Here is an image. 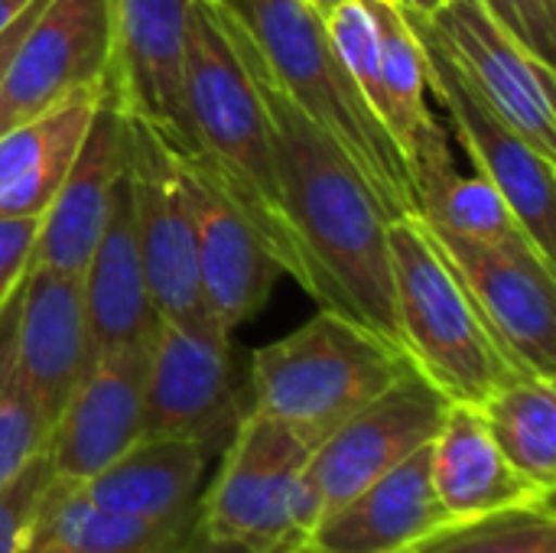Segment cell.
Instances as JSON below:
<instances>
[{
	"label": "cell",
	"instance_id": "cell-1",
	"mask_svg": "<svg viewBox=\"0 0 556 553\" xmlns=\"http://www.w3.org/2000/svg\"><path fill=\"white\" fill-rule=\"evenodd\" d=\"M202 3L261 98L283 209L326 284L329 310L401 345L388 261V212L342 143L270 75L244 33L215 3Z\"/></svg>",
	"mask_w": 556,
	"mask_h": 553
},
{
	"label": "cell",
	"instance_id": "cell-2",
	"mask_svg": "<svg viewBox=\"0 0 556 553\" xmlns=\"http://www.w3.org/2000/svg\"><path fill=\"white\" fill-rule=\"evenodd\" d=\"M186 114L192 130V153L186 160H192L254 225L280 271L293 277L319 310H329L326 284L283 209L261 98L202 0H189L186 20Z\"/></svg>",
	"mask_w": 556,
	"mask_h": 553
},
{
	"label": "cell",
	"instance_id": "cell-3",
	"mask_svg": "<svg viewBox=\"0 0 556 553\" xmlns=\"http://www.w3.org/2000/svg\"><path fill=\"white\" fill-rule=\"evenodd\" d=\"M257 49L270 75L342 143L388 218L417 215L401 150L355 91L309 0H208Z\"/></svg>",
	"mask_w": 556,
	"mask_h": 553
},
{
	"label": "cell",
	"instance_id": "cell-4",
	"mask_svg": "<svg viewBox=\"0 0 556 553\" xmlns=\"http://www.w3.org/2000/svg\"><path fill=\"white\" fill-rule=\"evenodd\" d=\"M388 261L397 342L414 372L450 404L479 407L498 385L525 375L482 319L420 215L388 222Z\"/></svg>",
	"mask_w": 556,
	"mask_h": 553
},
{
	"label": "cell",
	"instance_id": "cell-5",
	"mask_svg": "<svg viewBox=\"0 0 556 553\" xmlns=\"http://www.w3.org/2000/svg\"><path fill=\"white\" fill-rule=\"evenodd\" d=\"M414 365L365 323L319 310L251 359V411L290 427L313 450L397 385Z\"/></svg>",
	"mask_w": 556,
	"mask_h": 553
},
{
	"label": "cell",
	"instance_id": "cell-6",
	"mask_svg": "<svg viewBox=\"0 0 556 553\" xmlns=\"http://www.w3.org/2000/svg\"><path fill=\"white\" fill-rule=\"evenodd\" d=\"M450 401L420 375L407 372L381 398L332 430L306 460L300 482L303 538L339 505L430 447L443 427Z\"/></svg>",
	"mask_w": 556,
	"mask_h": 553
},
{
	"label": "cell",
	"instance_id": "cell-7",
	"mask_svg": "<svg viewBox=\"0 0 556 553\" xmlns=\"http://www.w3.org/2000/svg\"><path fill=\"white\" fill-rule=\"evenodd\" d=\"M309 453L313 447L290 427L248 407L212 489L195 505L199 531L251 548L303 541L300 482Z\"/></svg>",
	"mask_w": 556,
	"mask_h": 553
},
{
	"label": "cell",
	"instance_id": "cell-8",
	"mask_svg": "<svg viewBox=\"0 0 556 553\" xmlns=\"http://www.w3.org/2000/svg\"><path fill=\"white\" fill-rule=\"evenodd\" d=\"M231 332L215 323L160 319L143 381V437L186 440L208 456L225 450L241 417Z\"/></svg>",
	"mask_w": 556,
	"mask_h": 553
},
{
	"label": "cell",
	"instance_id": "cell-9",
	"mask_svg": "<svg viewBox=\"0 0 556 553\" xmlns=\"http://www.w3.org/2000/svg\"><path fill=\"white\" fill-rule=\"evenodd\" d=\"M424 59H427V88L440 98L446 108L453 130L476 163V173H482L511 205L531 241L544 257L554 261L556 238V160L544 156L538 147H531L450 62V55L440 49V42L427 33L420 16L407 13Z\"/></svg>",
	"mask_w": 556,
	"mask_h": 553
},
{
	"label": "cell",
	"instance_id": "cell-10",
	"mask_svg": "<svg viewBox=\"0 0 556 553\" xmlns=\"http://www.w3.org/2000/svg\"><path fill=\"white\" fill-rule=\"evenodd\" d=\"M482 319L525 375H556L554 261L534 244H489L424 222Z\"/></svg>",
	"mask_w": 556,
	"mask_h": 553
},
{
	"label": "cell",
	"instance_id": "cell-11",
	"mask_svg": "<svg viewBox=\"0 0 556 553\" xmlns=\"http://www.w3.org/2000/svg\"><path fill=\"white\" fill-rule=\"evenodd\" d=\"M127 192L140 261L160 319L212 323L202 303L195 228L182 192L176 150L163 134L127 117ZM222 329V326H218Z\"/></svg>",
	"mask_w": 556,
	"mask_h": 553
},
{
	"label": "cell",
	"instance_id": "cell-12",
	"mask_svg": "<svg viewBox=\"0 0 556 553\" xmlns=\"http://www.w3.org/2000/svg\"><path fill=\"white\" fill-rule=\"evenodd\" d=\"M420 23L459 75L531 147L556 160L554 65L531 55L479 0H446Z\"/></svg>",
	"mask_w": 556,
	"mask_h": 553
},
{
	"label": "cell",
	"instance_id": "cell-13",
	"mask_svg": "<svg viewBox=\"0 0 556 553\" xmlns=\"http://www.w3.org/2000/svg\"><path fill=\"white\" fill-rule=\"evenodd\" d=\"M186 20L189 0H108V95L127 117L156 127L182 156L192 153Z\"/></svg>",
	"mask_w": 556,
	"mask_h": 553
},
{
	"label": "cell",
	"instance_id": "cell-14",
	"mask_svg": "<svg viewBox=\"0 0 556 553\" xmlns=\"http://www.w3.org/2000/svg\"><path fill=\"white\" fill-rule=\"evenodd\" d=\"M108 0H46L0 85V134L108 78Z\"/></svg>",
	"mask_w": 556,
	"mask_h": 553
},
{
	"label": "cell",
	"instance_id": "cell-15",
	"mask_svg": "<svg viewBox=\"0 0 556 553\" xmlns=\"http://www.w3.org/2000/svg\"><path fill=\"white\" fill-rule=\"evenodd\" d=\"M182 192L195 228V264L205 313L225 332L251 323L283 274L254 225L222 196V189L186 156H179Z\"/></svg>",
	"mask_w": 556,
	"mask_h": 553
},
{
	"label": "cell",
	"instance_id": "cell-16",
	"mask_svg": "<svg viewBox=\"0 0 556 553\" xmlns=\"http://www.w3.org/2000/svg\"><path fill=\"white\" fill-rule=\"evenodd\" d=\"M147 355L150 345L91 362L52 424L46 453L55 479L81 486L143 437Z\"/></svg>",
	"mask_w": 556,
	"mask_h": 553
},
{
	"label": "cell",
	"instance_id": "cell-17",
	"mask_svg": "<svg viewBox=\"0 0 556 553\" xmlns=\"http://www.w3.org/2000/svg\"><path fill=\"white\" fill-rule=\"evenodd\" d=\"M127 166V114L114 104L104 81V98L72 156V166L39 218L33 264L81 274L108 218L114 186Z\"/></svg>",
	"mask_w": 556,
	"mask_h": 553
},
{
	"label": "cell",
	"instance_id": "cell-18",
	"mask_svg": "<svg viewBox=\"0 0 556 553\" xmlns=\"http://www.w3.org/2000/svg\"><path fill=\"white\" fill-rule=\"evenodd\" d=\"M91 332L81 297V274L29 264L16 316L13 378L55 424L62 404L91 368Z\"/></svg>",
	"mask_w": 556,
	"mask_h": 553
},
{
	"label": "cell",
	"instance_id": "cell-19",
	"mask_svg": "<svg viewBox=\"0 0 556 553\" xmlns=\"http://www.w3.org/2000/svg\"><path fill=\"white\" fill-rule=\"evenodd\" d=\"M456 528L437 499L430 447L326 515L306 541L319 553H410Z\"/></svg>",
	"mask_w": 556,
	"mask_h": 553
},
{
	"label": "cell",
	"instance_id": "cell-20",
	"mask_svg": "<svg viewBox=\"0 0 556 553\" xmlns=\"http://www.w3.org/2000/svg\"><path fill=\"white\" fill-rule=\"evenodd\" d=\"M81 297L94 359L150 345L160 313L150 297L147 271L134 235L127 173L114 186L101 238L81 271Z\"/></svg>",
	"mask_w": 556,
	"mask_h": 553
},
{
	"label": "cell",
	"instance_id": "cell-21",
	"mask_svg": "<svg viewBox=\"0 0 556 553\" xmlns=\"http://www.w3.org/2000/svg\"><path fill=\"white\" fill-rule=\"evenodd\" d=\"M430 473L437 499L456 528L518 508L554 505V492L531 486L511 469L472 404H450L430 443Z\"/></svg>",
	"mask_w": 556,
	"mask_h": 553
},
{
	"label": "cell",
	"instance_id": "cell-22",
	"mask_svg": "<svg viewBox=\"0 0 556 553\" xmlns=\"http://www.w3.org/2000/svg\"><path fill=\"white\" fill-rule=\"evenodd\" d=\"M104 98V81L0 134V218H42Z\"/></svg>",
	"mask_w": 556,
	"mask_h": 553
},
{
	"label": "cell",
	"instance_id": "cell-23",
	"mask_svg": "<svg viewBox=\"0 0 556 553\" xmlns=\"http://www.w3.org/2000/svg\"><path fill=\"white\" fill-rule=\"evenodd\" d=\"M208 453L186 440L140 437L111 466L81 482V495L104 512L166 525L192 512Z\"/></svg>",
	"mask_w": 556,
	"mask_h": 553
},
{
	"label": "cell",
	"instance_id": "cell-24",
	"mask_svg": "<svg viewBox=\"0 0 556 553\" xmlns=\"http://www.w3.org/2000/svg\"><path fill=\"white\" fill-rule=\"evenodd\" d=\"M192 521H195V508L186 518L166 525L114 515L88 502L78 482H65L52 476L33 515L26 551L150 553L173 541L176 535H182Z\"/></svg>",
	"mask_w": 556,
	"mask_h": 553
},
{
	"label": "cell",
	"instance_id": "cell-25",
	"mask_svg": "<svg viewBox=\"0 0 556 553\" xmlns=\"http://www.w3.org/2000/svg\"><path fill=\"white\" fill-rule=\"evenodd\" d=\"M365 7L371 10L381 46L384 124L404 156V166H410V160L430 140L443 137L446 127L427 108V59L404 10L391 0H365Z\"/></svg>",
	"mask_w": 556,
	"mask_h": 553
},
{
	"label": "cell",
	"instance_id": "cell-26",
	"mask_svg": "<svg viewBox=\"0 0 556 553\" xmlns=\"http://www.w3.org/2000/svg\"><path fill=\"white\" fill-rule=\"evenodd\" d=\"M479 414L518 476L554 492L556 486V385L554 378L518 375L498 385Z\"/></svg>",
	"mask_w": 556,
	"mask_h": 553
},
{
	"label": "cell",
	"instance_id": "cell-27",
	"mask_svg": "<svg viewBox=\"0 0 556 553\" xmlns=\"http://www.w3.org/2000/svg\"><path fill=\"white\" fill-rule=\"evenodd\" d=\"M410 553H556L554 505L518 508L459 525Z\"/></svg>",
	"mask_w": 556,
	"mask_h": 553
},
{
	"label": "cell",
	"instance_id": "cell-28",
	"mask_svg": "<svg viewBox=\"0 0 556 553\" xmlns=\"http://www.w3.org/2000/svg\"><path fill=\"white\" fill-rule=\"evenodd\" d=\"M52 420L13 378L0 398V489L49 450Z\"/></svg>",
	"mask_w": 556,
	"mask_h": 553
},
{
	"label": "cell",
	"instance_id": "cell-29",
	"mask_svg": "<svg viewBox=\"0 0 556 553\" xmlns=\"http://www.w3.org/2000/svg\"><path fill=\"white\" fill-rule=\"evenodd\" d=\"M52 479L49 453L33 460L7 489H0V553H23L39 499Z\"/></svg>",
	"mask_w": 556,
	"mask_h": 553
},
{
	"label": "cell",
	"instance_id": "cell-30",
	"mask_svg": "<svg viewBox=\"0 0 556 553\" xmlns=\"http://www.w3.org/2000/svg\"><path fill=\"white\" fill-rule=\"evenodd\" d=\"M531 55L554 65L556 0H479Z\"/></svg>",
	"mask_w": 556,
	"mask_h": 553
},
{
	"label": "cell",
	"instance_id": "cell-31",
	"mask_svg": "<svg viewBox=\"0 0 556 553\" xmlns=\"http://www.w3.org/2000/svg\"><path fill=\"white\" fill-rule=\"evenodd\" d=\"M39 218H0V303L26 277L33 264V244Z\"/></svg>",
	"mask_w": 556,
	"mask_h": 553
},
{
	"label": "cell",
	"instance_id": "cell-32",
	"mask_svg": "<svg viewBox=\"0 0 556 553\" xmlns=\"http://www.w3.org/2000/svg\"><path fill=\"white\" fill-rule=\"evenodd\" d=\"M20 293L23 280L10 290V297L0 303V398L13 381L16 372V316H20Z\"/></svg>",
	"mask_w": 556,
	"mask_h": 553
},
{
	"label": "cell",
	"instance_id": "cell-33",
	"mask_svg": "<svg viewBox=\"0 0 556 553\" xmlns=\"http://www.w3.org/2000/svg\"><path fill=\"white\" fill-rule=\"evenodd\" d=\"M300 541H290V544H280V548H251V544H238V541H218V538H208L205 531H199V525L192 521L182 548L176 553H290Z\"/></svg>",
	"mask_w": 556,
	"mask_h": 553
},
{
	"label": "cell",
	"instance_id": "cell-34",
	"mask_svg": "<svg viewBox=\"0 0 556 553\" xmlns=\"http://www.w3.org/2000/svg\"><path fill=\"white\" fill-rule=\"evenodd\" d=\"M42 3L46 0H33L3 33H0V85H3V75H7V68H10V59H13V52H16V46H20V39H23V33L29 29V23L36 20V13L42 10Z\"/></svg>",
	"mask_w": 556,
	"mask_h": 553
},
{
	"label": "cell",
	"instance_id": "cell-35",
	"mask_svg": "<svg viewBox=\"0 0 556 553\" xmlns=\"http://www.w3.org/2000/svg\"><path fill=\"white\" fill-rule=\"evenodd\" d=\"M446 0H397V7L401 10H407V13H414V16H430V13H437L440 7H443Z\"/></svg>",
	"mask_w": 556,
	"mask_h": 553
},
{
	"label": "cell",
	"instance_id": "cell-36",
	"mask_svg": "<svg viewBox=\"0 0 556 553\" xmlns=\"http://www.w3.org/2000/svg\"><path fill=\"white\" fill-rule=\"evenodd\" d=\"M29 3H33V0H0V33H3Z\"/></svg>",
	"mask_w": 556,
	"mask_h": 553
},
{
	"label": "cell",
	"instance_id": "cell-37",
	"mask_svg": "<svg viewBox=\"0 0 556 553\" xmlns=\"http://www.w3.org/2000/svg\"><path fill=\"white\" fill-rule=\"evenodd\" d=\"M189 528H192V525H189ZM189 528H186V531H182L179 538H173V541H166L163 548H156V551H150V553H176V551H179V548H182V541H186V535H189Z\"/></svg>",
	"mask_w": 556,
	"mask_h": 553
},
{
	"label": "cell",
	"instance_id": "cell-38",
	"mask_svg": "<svg viewBox=\"0 0 556 553\" xmlns=\"http://www.w3.org/2000/svg\"><path fill=\"white\" fill-rule=\"evenodd\" d=\"M309 3H313V7L319 10V16L326 20V16H329V13H332V10H336V7H339L342 0H309Z\"/></svg>",
	"mask_w": 556,
	"mask_h": 553
},
{
	"label": "cell",
	"instance_id": "cell-39",
	"mask_svg": "<svg viewBox=\"0 0 556 553\" xmlns=\"http://www.w3.org/2000/svg\"><path fill=\"white\" fill-rule=\"evenodd\" d=\"M290 553H319V551H316V548H313V544H309V541L303 538V541H300V544H296V548H293Z\"/></svg>",
	"mask_w": 556,
	"mask_h": 553
},
{
	"label": "cell",
	"instance_id": "cell-40",
	"mask_svg": "<svg viewBox=\"0 0 556 553\" xmlns=\"http://www.w3.org/2000/svg\"><path fill=\"white\" fill-rule=\"evenodd\" d=\"M179 538V535H176ZM23 553H33V551H23ZM36 553H62V551H36Z\"/></svg>",
	"mask_w": 556,
	"mask_h": 553
},
{
	"label": "cell",
	"instance_id": "cell-41",
	"mask_svg": "<svg viewBox=\"0 0 556 553\" xmlns=\"http://www.w3.org/2000/svg\"><path fill=\"white\" fill-rule=\"evenodd\" d=\"M391 3H397V0H391Z\"/></svg>",
	"mask_w": 556,
	"mask_h": 553
}]
</instances>
